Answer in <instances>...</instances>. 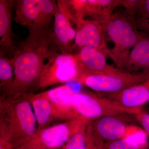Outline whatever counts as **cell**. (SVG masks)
Wrapping results in <instances>:
<instances>
[{
    "mask_svg": "<svg viewBox=\"0 0 149 149\" xmlns=\"http://www.w3.org/2000/svg\"><path fill=\"white\" fill-rule=\"evenodd\" d=\"M133 116L149 136V112L143 109L140 112Z\"/></svg>",
    "mask_w": 149,
    "mask_h": 149,
    "instance_id": "obj_21",
    "label": "cell"
},
{
    "mask_svg": "<svg viewBox=\"0 0 149 149\" xmlns=\"http://www.w3.org/2000/svg\"><path fill=\"white\" fill-rule=\"evenodd\" d=\"M129 115L104 116L88 123L93 139L99 145L120 140L141 133L133 125Z\"/></svg>",
    "mask_w": 149,
    "mask_h": 149,
    "instance_id": "obj_6",
    "label": "cell"
},
{
    "mask_svg": "<svg viewBox=\"0 0 149 149\" xmlns=\"http://www.w3.org/2000/svg\"><path fill=\"white\" fill-rule=\"evenodd\" d=\"M140 133L104 144V149H149V145Z\"/></svg>",
    "mask_w": 149,
    "mask_h": 149,
    "instance_id": "obj_19",
    "label": "cell"
},
{
    "mask_svg": "<svg viewBox=\"0 0 149 149\" xmlns=\"http://www.w3.org/2000/svg\"><path fill=\"white\" fill-rule=\"evenodd\" d=\"M27 38L17 45L14 54L13 81L10 90L1 99L16 98L39 89L45 60L61 52L54 40L52 29H30Z\"/></svg>",
    "mask_w": 149,
    "mask_h": 149,
    "instance_id": "obj_1",
    "label": "cell"
},
{
    "mask_svg": "<svg viewBox=\"0 0 149 149\" xmlns=\"http://www.w3.org/2000/svg\"><path fill=\"white\" fill-rule=\"evenodd\" d=\"M72 54L77 63V74L107 73L117 69L108 64L106 55L96 48L83 47L79 48L77 53Z\"/></svg>",
    "mask_w": 149,
    "mask_h": 149,
    "instance_id": "obj_10",
    "label": "cell"
},
{
    "mask_svg": "<svg viewBox=\"0 0 149 149\" xmlns=\"http://www.w3.org/2000/svg\"><path fill=\"white\" fill-rule=\"evenodd\" d=\"M149 78V71L131 73L117 68L107 73L77 74L73 80L96 93H112L139 85Z\"/></svg>",
    "mask_w": 149,
    "mask_h": 149,
    "instance_id": "obj_5",
    "label": "cell"
},
{
    "mask_svg": "<svg viewBox=\"0 0 149 149\" xmlns=\"http://www.w3.org/2000/svg\"><path fill=\"white\" fill-rule=\"evenodd\" d=\"M32 107L23 96L0 99V147L16 149L34 139L38 128Z\"/></svg>",
    "mask_w": 149,
    "mask_h": 149,
    "instance_id": "obj_2",
    "label": "cell"
},
{
    "mask_svg": "<svg viewBox=\"0 0 149 149\" xmlns=\"http://www.w3.org/2000/svg\"><path fill=\"white\" fill-rule=\"evenodd\" d=\"M40 93L50 101L57 119L68 120L82 118L72 106L71 99L74 93L69 86L61 85Z\"/></svg>",
    "mask_w": 149,
    "mask_h": 149,
    "instance_id": "obj_12",
    "label": "cell"
},
{
    "mask_svg": "<svg viewBox=\"0 0 149 149\" xmlns=\"http://www.w3.org/2000/svg\"><path fill=\"white\" fill-rule=\"evenodd\" d=\"M89 122L77 118L37 130L34 139L24 145L39 149H61L72 135Z\"/></svg>",
    "mask_w": 149,
    "mask_h": 149,
    "instance_id": "obj_8",
    "label": "cell"
},
{
    "mask_svg": "<svg viewBox=\"0 0 149 149\" xmlns=\"http://www.w3.org/2000/svg\"><path fill=\"white\" fill-rule=\"evenodd\" d=\"M136 26L137 29H140L144 33L149 35V18L137 22Z\"/></svg>",
    "mask_w": 149,
    "mask_h": 149,
    "instance_id": "obj_24",
    "label": "cell"
},
{
    "mask_svg": "<svg viewBox=\"0 0 149 149\" xmlns=\"http://www.w3.org/2000/svg\"><path fill=\"white\" fill-rule=\"evenodd\" d=\"M72 106L82 119L88 121L104 116L137 114L142 107L130 108L105 97L100 93L79 92L74 93L71 99Z\"/></svg>",
    "mask_w": 149,
    "mask_h": 149,
    "instance_id": "obj_4",
    "label": "cell"
},
{
    "mask_svg": "<svg viewBox=\"0 0 149 149\" xmlns=\"http://www.w3.org/2000/svg\"><path fill=\"white\" fill-rule=\"evenodd\" d=\"M16 149H39L36 148H34L30 146H27V145H24V146H22L20 148H18Z\"/></svg>",
    "mask_w": 149,
    "mask_h": 149,
    "instance_id": "obj_25",
    "label": "cell"
},
{
    "mask_svg": "<svg viewBox=\"0 0 149 149\" xmlns=\"http://www.w3.org/2000/svg\"><path fill=\"white\" fill-rule=\"evenodd\" d=\"M29 101L34 110L38 130L49 127L56 118L55 113L50 101L41 93L26 94L22 96Z\"/></svg>",
    "mask_w": 149,
    "mask_h": 149,
    "instance_id": "obj_16",
    "label": "cell"
},
{
    "mask_svg": "<svg viewBox=\"0 0 149 149\" xmlns=\"http://www.w3.org/2000/svg\"><path fill=\"white\" fill-rule=\"evenodd\" d=\"M87 124L72 135L66 143L60 149H86L87 144Z\"/></svg>",
    "mask_w": 149,
    "mask_h": 149,
    "instance_id": "obj_20",
    "label": "cell"
},
{
    "mask_svg": "<svg viewBox=\"0 0 149 149\" xmlns=\"http://www.w3.org/2000/svg\"><path fill=\"white\" fill-rule=\"evenodd\" d=\"M47 60L42 69L39 89L67 83L77 76V63L72 54L58 52Z\"/></svg>",
    "mask_w": 149,
    "mask_h": 149,
    "instance_id": "obj_7",
    "label": "cell"
},
{
    "mask_svg": "<svg viewBox=\"0 0 149 149\" xmlns=\"http://www.w3.org/2000/svg\"><path fill=\"white\" fill-rule=\"evenodd\" d=\"M123 70L131 73L149 71V37L143 35L131 49Z\"/></svg>",
    "mask_w": 149,
    "mask_h": 149,
    "instance_id": "obj_17",
    "label": "cell"
},
{
    "mask_svg": "<svg viewBox=\"0 0 149 149\" xmlns=\"http://www.w3.org/2000/svg\"><path fill=\"white\" fill-rule=\"evenodd\" d=\"M13 6L15 8L14 19L17 24L28 29H40L39 0L13 1Z\"/></svg>",
    "mask_w": 149,
    "mask_h": 149,
    "instance_id": "obj_15",
    "label": "cell"
},
{
    "mask_svg": "<svg viewBox=\"0 0 149 149\" xmlns=\"http://www.w3.org/2000/svg\"><path fill=\"white\" fill-rule=\"evenodd\" d=\"M100 94L122 106L141 107L149 102V78L141 84L119 92Z\"/></svg>",
    "mask_w": 149,
    "mask_h": 149,
    "instance_id": "obj_13",
    "label": "cell"
},
{
    "mask_svg": "<svg viewBox=\"0 0 149 149\" xmlns=\"http://www.w3.org/2000/svg\"><path fill=\"white\" fill-rule=\"evenodd\" d=\"M58 9L55 15L53 28L54 40L61 53L71 54L76 31L72 28L71 20L61 0L57 1Z\"/></svg>",
    "mask_w": 149,
    "mask_h": 149,
    "instance_id": "obj_11",
    "label": "cell"
},
{
    "mask_svg": "<svg viewBox=\"0 0 149 149\" xmlns=\"http://www.w3.org/2000/svg\"><path fill=\"white\" fill-rule=\"evenodd\" d=\"M14 58L0 52V92L1 97L10 90L13 79Z\"/></svg>",
    "mask_w": 149,
    "mask_h": 149,
    "instance_id": "obj_18",
    "label": "cell"
},
{
    "mask_svg": "<svg viewBox=\"0 0 149 149\" xmlns=\"http://www.w3.org/2000/svg\"><path fill=\"white\" fill-rule=\"evenodd\" d=\"M135 25L137 22L149 18V0H142L141 6L136 14Z\"/></svg>",
    "mask_w": 149,
    "mask_h": 149,
    "instance_id": "obj_22",
    "label": "cell"
},
{
    "mask_svg": "<svg viewBox=\"0 0 149 149\" xmlns=\"http://www.w3.org/2000/svg\"><path fill=\"white\" fill-rule=\"evenodd\" d=\"M103 23L106 33L114 45L109 56L116 68L123 70L131 49L144 35L138 32L127 16L120 14H112Z\"/></svg>",
    "mask_w": 149,
    "mask_h": 149,
    "instance_id": "obj_3",
    "label": "cell"
},
{
    "mask_svg": "<svg viewBox=\"0 0 149 149\" xmlns=\"http://www.w3.org/2000/svg\"><path fill=\"white\" fill-rule=\"evenodd\" d=\"M0 149H8L6 148H3V147H0Z\"/></svg>",
    "mask_w": 149,
    "mask_h": 149,
    "instance_id": "obj_26",
    "label": "cell"
},
{
    "mask_svg": "<svg viewBox=\"0 0 149 149\" xmlns=\"http://www.w3.org/2000/svg\"><path fill=\"white\" fill-rule=\"evenodd\" d=\"M76 35L72 50L88 47L96 48L108 56L109 49L107 47L105 36L106 30L103 21L80 18L74 22Z\"/></svg>",
    "mask_w": 149,
    "mask_h": 149,
    "instance_id": "obj_9",
    "label": "cell"
},
{
    "mask_svg": "<svg viewBox=\"0 0 149 149\" xmlns=\"http://www.w3.org/2000/svg\"><path fill=\"white\" fill-rule=\"evenodd\" d=\"M13 1L0 0V52L13 58L17 49L13 40L12 10Z\"/></svg>",
    "mask_w": 149,
    "mask_h": 149,
    "instance_id": "obj_14",
    "label": "cell"
},
{
    "mask_svg": "<svg viewBox=\"0 0 149 149\" xmlns=\"http://www.w3.org/2000/svg\"><path fill=\"white\" fill-rule=\"evenodd\" d=\"M86 135H87V144L86 149H104V148L100 146L93 139L88 124H87V126H86Z\"/></svg>",
    "mask_w": 149,
    "mask_h": 149,
    "instance_id": "obj_23",
    "label": "cell"
}]
</instances>
